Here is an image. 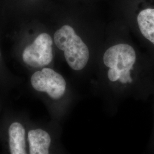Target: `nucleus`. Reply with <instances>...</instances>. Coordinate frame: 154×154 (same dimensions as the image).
I'll return each mask as SVG.
<instances>
[{
	"label": "nucleus",
	"mask_w": 154,
	"mask_h": 154,
	"mask_svg": "<svg viewBox=\"0 0 154 154\" xmlns=\"http://www.w3.org/2000/svg\"><path fill=\"white\" fill-rule=\"evenodd\" d=\"M110 82L127 88L131 86L137 76L138 64L135 49L130 45L119 44L109 48L103 57Z\"/></svg>",
	"instance_id": "1"
},
{
	"label": "nucleus",
	"mask_w": 154,
	"mask_h": 154,
	"mask_svg": "<svg viewBox=\"0 0 154 154\" xmlns=\"http://www.w3.org/2000/svg\"><path fill=\"white\" fill-rule=\"evenodd\" d=\"M54 41L57 47L64 51L66 62L73 70H81L87 65L90 57L88 47L70 26L64 25L58 30Z\"/></svg>",
	"instance_id": "2"
},
{
	"label": "nucleus",
	"mask_w": 154,
	"mask_h": 154,
	"mask_svg": "<svg viewBox=\"0 0 154 154\" xmlns=\"http://www.w3.org/2000/svg\"><path fill=\"white\" fill-rule=\"evenodd\" d=\"M53 41L47 33H41L32 44L28 46L23 52V62L33 67L48 65L53 60Z\"/></svg>",
	"instance_id": "3"
},
{
	"label": "nucleus",
	"mask_w": 154,
	"mask_h": 154,
	"mask_svg": "<svg viewBox=\"0 0 154 154\" xmlns=\"http://www.w3.org/2000/svg\"><path fill=\"white\" fill-rule=\"evenodd\" d=\"M33 88L38 91L46 92L54 99L61 98L66 90L65 79L59 73L50 68L34 72L31 77Z\"/></svg>",
	"instance_id": "4"
},
{
	"label": "nucleus",
	"mask_w": 154,
	"mask_h": 154,
	"mask_svg": "<svg viewBox=\"0 0 154 154\" xmlns=\"http://www.w3.org/2000/svg\"><path fill=\"white\" fill-rule=\"evenodd\" d=\"M30 154H48L49 153L51 138L49 134L42 129L32 130L28 133Z\"/></svg>",
	"instance_id": "5"
},
{
	"label": "nucleus",
	"mask_w": 154,
	"mask_h": 154,
	"mask_svg": "<svg viewBox=\"0 0 154 154\" xmlns=\"http://www.w3.org/2000/svg\"><path fill=\"white\" fill-rule=\"evenodd\" d=\"M9 147L11 154H26L25 130L18 122L12 123L9 128Z\"/></svg>",
	"instance_id": "6"
},
{
	"label": "nucleus",
	"mask_w": 154,
	"mask_h": 154,
	"mask_svg": "<svg viewBox=\"0 0 154 154\" xmlns=\"http://www.w3.org/2000/svg\"><path fill=\"white\" fill-rule=\"evenodd\" d=\"M137 22L143 37L154 45V9L147 8L140 11Z\"/></svg>",
	"instance_id": "7"
},
{
	"label": "nucleus",
	"mask_w": 154,
	"mask_h": 154,
	"mask_svg": "<svg viewBox=\"0 0 154 154\" xmlns=\"http://www.w3.org/2000/svg\"><path fill=\"white\" fill-rule=\"evenodd\" d=\"M0 56H1V53H0Z\"/></svg>",
	"instance_id": "8"
}]
</instances>
